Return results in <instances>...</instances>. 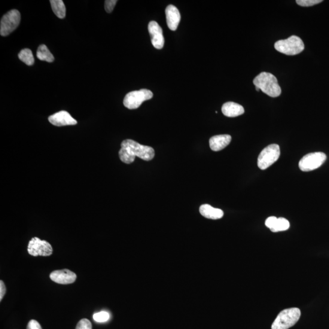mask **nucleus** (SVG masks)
Wrapping results in <instances>:
<instances>
[{
    "label": "nucleus",
    "mask_w": 329,
    "mask_h": 329,
    "mask_svg": "<svg viewBox=\"0 0 329 329\" xmlns=\"http://www.w3.org/2000/svg\"><path fill=\"white\" fill-rule=\"evenodd\" d=\"M327 156L322 152H312L304 155L299 162V167L305 172L318 169L325 162Z\"/></svg>",
    "instance_id": "7"
},
{
    "label": "nucleus",
    "mask_w": 329,
    "mask_h": 329,
    "mask_svg": "<svg viewBox=\"0 0 329 329\" xmlns=\"http://www.w3.org/2000/svg\"><path fill=\"white\" fill-rule=\"evenodd\" d=\"M50 277L53 282L63 285L74 283L77 277L75 273L67 269L53 271Z\"/></svg>",
    "instance_id": "12"
},
{
    "label": "nucleus",
    "mask_w": 329,
    "mask_h": 329,
    "mask_svg": "<svg viewBox=\"0 0 329 329\" xmlns=\"http://www.w3.org/2000/svg\"><path fill=\"white\" fill-rule=\"evenodd\" d=\"M6 288L4 282L0 281V301H2L3 297L6 293Z\"/></svg>",
    "instance_id": "27"
},
{
    "label": "nucleus",
    "mask_w": 329,
    "mask_h": 329,
    "mask_svg": "<svg viewBox=\"0 0 329 329\" xmlns=\"http://www.w3.org/2000/svg\"><path fill=\"white\" fill-rule=\"evenodd\" d=\"M37 57L39 60L46 61L48 62H53L54 58L50 50L45 45H40L38 51H37Z\"/></svg>",
    "instance_id": "18"
},
{
    "label": "nucleus",
    "mask_w": 329,
    "mask_h": 329,
    "mask_svg": "<svg viewBox=\"0 0 329 329\" xmlns=\"http://www.w3.org/2000/svg\"><path fill=\"white\" fill-rule=\"evenodd\" d=\"M155 156L154 149L150 146H145L127 139L122 142L119 157L123 163L130 164L134 162L136 157L145 161H150Z\"/></svg>",
    "instance_id": "1"
},
{
    "label": "nucleus",
    "mask_w": 329,
    "mask_h": 329,
    "mask_svg": "<svg viewBox=\"0 0 329 329\" xmlns=\"http://www.w3.org/2000/svg\"><path fill=\"white\" fill-rule=\"evenodd\" d=\"M256 87L260 88L267 95L273 97L280 96L281 88L278 81L273 74L268 72H262L256 76L253 81Z\"/></svg>",
    "instance_id": "2"
},
{
    "label": "nucleus",
    "mask_w": 329,
    "mask_h": 329,
    "mask_svg": "<svg viewBox=\"0 0 329 329\" xmlns=\"http://www.w3.org/2000/svg\"><path fill=\"white\" fill-rule=\"evenodd\" d=\"M167 23L170 30L175 31L178 28L181 14L176 6L173 5L168 6L166 9Z\"/></svg>",
    "instance_id": "13"
},
{
    "label": "nucleus",
    "mask_w": 329,
    "mask_h": 329,
    "mask_svg": "<svg viewBox=\"0 0 329 329\" xmlns=\"http://www.w3.org/2000/svg\"><path fill=\"white\" fill-rule=\"evenodd\" d=\"M118 1L117 0H106L105 1V10L108 13H111Z\"/></svg>",
    "instance_id": "24"
},
{
    "label": "nucleus",
    "mask_w": 329,
    "mask_h": 329,
    "mask_svg": "<svg viewBox=\"0 0 329 329\" xmlns=\"http://www.w3.org/2000/svg\"><path fill=\"white\" fill-rule=\"evenodd\" d=\"M222 114L228 117H236L245 113L243 107L234 102H227L222 106Z\"/></svg>",
    "instance_id": "15"
},
{
    "label": "nucleus",
    "mask_w": 329,
    "mask_h": 329,
    "mask_svg": "<svg viewBox=\"0 0 329 329\" xmlns=\"http://www.w3.org/2000/svg\"><path fill=\"white\" fill-rule=\"evenodd\" d=\"M289 222L287 219L284 218H277L275 225L271 228L273 233H278L280 231L288 230L289 227Z\"/></svg>",
    "instance_id": "20"
},
{
    "label": "nucleus",
    "mask_w": 329,
    "mask_h": 329,
    "mask_svg": "<svg viewBox=\"0 0 329 329\" xmlns=\"http://www.w3.org/2000/svg\"><path fill=\"white\" fill-rule=\"evenodd\" d=\"M255 88H256V90H257V91H258L260 90V88H258V87H255Z\"/></svg>",
    "instance_id": "28"
},
{
    "label": "nucleus",
    "mask_w": 329,
    "mask_h": 329,
    "mask_svg": "<svg viewBox=\"0 0 329 329\" xmlns=\"http://www.w3.org/2000/svg\"><path fill=\"white\" fill-rule=\"evenodd\" d=\"M26 329H42L41 325L36 320H30L27 324Z\"/></svg>",
    "instance_id": "26"
},
{
    "label": "nucleus",
    "mask_w": 329,
    "mask_h": 329,
    "mask_svg": "<svg viewBox=\"0 0 329 329\" xmlns=\"http://www.w3.org/2000/svg\"><path fill=\"white\" fill-rule=\"evenodd\" d=\"M148 30L152 45L154 48L160 50L163 47L164 44L162 29L156 21H151L148 24Z\"/></svg>",
    "instance_id": "10"
},
{
    "label": "nucleus",
    "mask_w": 329,
    "mask_h": 329,
    "mask_svg": "<svg viewBox=\"0 0 329 329\" xmlns=\"http://www.w3.org/2000/svg\"><path fill=\"white\" fill-rule=\"evenodd\" d=\"M27 252L35 256H50L53 254V248L47 241L42 240L38 237H34L29 241Z\"/></svg>",
    "instance_id": "9"
},
{
    "label": "nucleus",
    "mask_w": 329,
    "mask_h": 329,
    "mask_svg": "<svg viewBox=\"0 0 329 329\" xmlns=\"http://www.w3.org/2000/svg\"><path fill=\"white\" fill-rule=\"evenodd\" d=\"M200 212L204 217L208 219H218L224 216V212L222 210L214 208L209 204H204L201 206L200 208Z\"/></svg>",
    "instance_id": "16"
},
{
    "label": "nucleus",
    "mask_w": 329,
    "mask_h": 329,
    "mask_svg": "<svg viewBox=\"0 0 329 329\" xmlns=\"http://www.w3.org/2000/svg\"><path fill=\"white\" fill-rule=\"evenodd\" d=\"M280 155V150L278 145L268 146L261 151L258 157L257 166L259 169L262 170L267 169L279 159Z\"/></svg>",
    "instance_id": "5"
},
{
    "label": "nucleus",
    "mask_w": 329,
    "mask_h": 329,
    "mask_svg": "<svg viewBox=\"0 0 329 329\" xmlns=\"http://www.w3.org/2000/svg\"><path fill=\"white\" fill-rule=\"evenodd\" d=\"M277 218L276 216H270V217L268 218L265 221V225L271 230L274 227V225H275Z\"/></svg>",
    "instance_id": "25"
},
{
    "label": "nucleus",
    "mask_w": 329,
    "mask_h": 329,
    "mask_svg": "<svg viewBox=\"0 0 329 329\" xmlns=\"http://www.w3.org/2000/svg\"><path fill=\"white\" fill-rule=\"evenodd\" d=\"M274 48L280 53L294 56L301 53L304 50V44L303 41L298 36H292L285 40H280L274 44Z\"/></svg>",
    "instance_id": "4"
},
{
    "label": "nucleus",
    "mask_w": 329,
    "mask_h": 329,
    "mask_svg": "<svg viewBox=\"0 0 329 329\" xmlns=\"http://www.w3.org/2000/svg\"><path fill=\"white\" fill-rule=\"evenodd\" d=\"M18 58L27 65L31 66L35 63V58H34L32 51L28 48L23 49L21 50L18 54Z\"/></svg>",
    "instance_id": "19"
},
{
    "label": "nucleus",
    "mask_w": 329,
    "mask_h": 329,
    "mask_svg": "<svg viewBox=\"0 0 329 329\" xmlns=\"http://www.w3.org/2000/svg\"><path fill=\"white\" fill-rule=\"evenodd\" d=\"M321 2H322V0H297V4L303 7H309Z\"/></svg>",
    "instance_id": "22"
},
{
    "label": "nucleus",
    "mask_w": 329,
    "mask_h": 329,
    "mask_svg": "<svg viewBox=\"0 0 329 329\" xmlns=\"http://www.w3.org/2000/svg\"><path fill=\"white\" fill-rule=\"evenodd\" d=\"M21 15L19 11L13 9L9 11L2 18L0 23V35L7 36L19 25Z\"/></svg>",
    "instance_id": "8"
},
{
    "label": "nucleus",
    "mask_w": 329,
    "mask_h": 329,
    "mask_svg": "<svg viewBox=\"0 0 329 329\" xmlns=\"http://www.w3.org/2000/svg\"><path fill=\"white\" fill-rule=\"evenodd\" d=\"M93 318L97 322H105L108 321L110 315L109 313L103 311V312L94 313Z\"/></svg>",
    "instance_id": "21"
},
{
    "label": "nucleus",
    "mask_w": 329,
    "mask_h": 329,
    "mask_svg": "<svg viewBox=\"0 0 329 329\" xmlns=\"http://www.w3.org/2000/svg\"><path fill=\"white\" fill-rule=\"evenodd\" d=\"M50 3L54 14L61 19L65 18L66 8L62 0H51Z\"/></svg>",
    "instance_id": "17"
},
{
    "label": "nucleus",
    "mask_w": 329,
    "mask_h": 329,
    "mask_svg": "<svg viewBox=\"0 0 329 329\" xmlns=\"http://www.w3.org/2000/svg\"><path fill=\"white\" fill-rule=\"evenodd\" d=\"M76 329H92V325L89 320L82 319L78 323Z\"/></svg>",
    "instance_id": "23"
},
{
    "label": "nucleus",
    "mask_w": 329,
    "mask_h": 329,
    "mask_svg": "<svg viewBox=\"0 0 329 329\" xmlns=\"http://www.w3.org/2000/svg\"><path fill=\"white\" fill-rule=\"evenodd\" d=\"M298 308H290L280 312L273 323L272 329H288L297 324L301 316Z\"/></svg>",
    "instance_id": "3"
},
{
    "label": "nucleus",
    "mask_w": 329,
    "mask_h": 329,
    "mask_svg": "<svg viewBox=\"0 0 329 329\" xmlns=\"http://www.w3.org/2000/svg\"><path fill=\"white\" fill-rule=\"evenodd\" d=\"M153 97V93L148 89H141L130 91L124 97L123 104L126 108L136 109L139 108L142 104Z\"/></svg>",
    "instance_id": "6"
},
{
    "label": "nucleus",
    "mask_w": 329,
    "mask_h": 329,
    "mask_svg": "<svg viewBox=\"0 0 329 329\" xmlns=\"http://www.w3.org/2000/svg\"><path fill=\"white\" fill-rule=\"evenodd\" d=\"M48 121L54 126L58 127L70 126L78 123L77 121L73 118L68 112L65 111H60L50 115L48 117Z\"/></svg>",
    "instance_id": "11"
},
{
    "label": "nucleus",
    "mask_w": 329,
    "mask_h": 329,
    "mask_svg": "<svg viewBox=\"0 0 329 329\" xmlns=\"http://www.w3.org/2000/svg\"><path fill=\"white\" fill-rule=\"evenodd\" d=\"M231 140V136L227 134L213 136L209 140L210 147L213 151H221L229 145Z\"/></svg>",
    "instance_id": "14"
}]
</instances>
